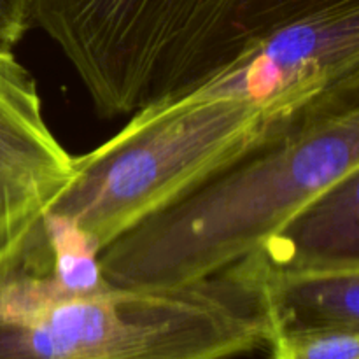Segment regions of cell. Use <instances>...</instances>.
<instances>
[{"mask_svg": "<svg viewBox=\"0 0 359 359\" xmlns=\"http://www.w3.org/2000/svg\"><path fill=\"white\" fill-rule=\"evenodd\" d=\"M269 340L258 294L231 269L186 286L65 294L37 242L0 259V359H233Z\"/></svg>", "mask_w": 359, "mask_h": 359, "instance_id": "cell-1", "label": "cell"}, {"mask_svg": "<svg viewBox=\"0 0 359 359\" xmlns=\"http://www.w3.org/2000/svg\"><path fill=\"white\" fill-rule=\"evenodd\" d=\"M293 125L238 97L182 95L132 114L107 142L74 156L48 212L72 221L100 251Z\"/></svg>", "mask_w": 359, "mask_h": 359, "instance_id": "cell-2", "label": "cell"}, {"mask_svg": "<svg viewBox=\"0 0 359 359\" xmlns=\"http://www.w3.org/2000/svg\"><path fill=\"white\" fill-rule=\"evenodd\" d=\"M100 114H135L223 72L248 51L238 0H28Z\"/></svg>", "mask_w": 359, "mask_h": 359, "instance_id": "cell-3", "label": "cell"}, {"mask_svg": "<svg viewBox=\"0 0 359 359\" xmlns=\"http://www.w3.org/2000/svg\"><path fill=\"white\" fill-rule=\"evenodd\" d=\"M74 174L46 123L34 76L0 46V259L16 251Z\"/></svg>", "mask_w": 359, "mask_h": 359, "instance_id": "cell-4", "label": "cell"}, {"mask_svg": "<svg viewBox=\"0 0 359 359\" xmlns=\"http://www.w3.org/2000/svg\"><path fill=\"white\" fill-rule=\"evenodd\" d=\"M237 265L276 276L359 269V167Z\"/></svg>", "mask_w": 359, "mask_h": 359, "instance_id": "cell-5", "label": "cell"}, {"mask_svg": "<svg viewBox=\"0 0 359 359\" xmlns=\"http://www.w3.org/2000/svg\"><path fill=\"white\" fill-rule=\"evenodd\" d=\"M258 294L277 328H344L359 332V269L305 273H258L230 266Z\"/></svg>", "mask_w": 359, "mask_h": 359, "instance_id": "cell-6", "label": "cell"}, {"mask_svg": "<svg viewBox=\"0 0 359 359\" xmlns=\"http://www.w3.org/2000/svg\"><path fill=\"white\" fill-rule=\"evenodd\" d=\"M272 359H359V332L344 328H277Z\"/></svg>", "mask_w": 359, "mask_h": 359, "instance_id": "cell-7", "label": "cell"}, {"mask_svg": "<svg viewBox=\"0 0 359 359\" xmlns=\"http://www.w3.org/2000/svg\"><path fill=\"white\" fill-rule=\"evenodd\" d=\"M30 27L28 0H0V46L13 48Z\"/></svg>", "mask_w": 359, "mask_h": 359, "instance_id": "cell-8", "label": "cell"}]
</instances>
